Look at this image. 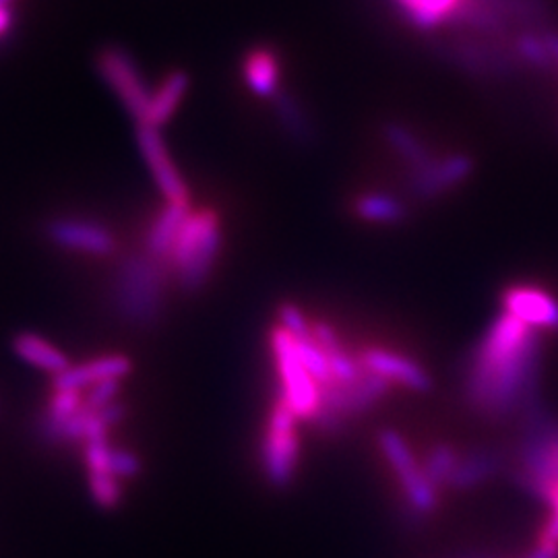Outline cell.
<instances>
[{
	"instance_id": "4316f807",
	"label": "cell",
	"mask_w": 558,
	"mask_h": 558,
	"mask_svg": "<svg viewBox=\"0 0 558 558\" xmlns=\"http://www.w3.org/2000/svg\"><path fill=\"white\" fill-rule=\"evenodd\" d=\"M513 52L518 54L519 62L536 71H550L555 66V60L542 32H534V29L519 32L513 41Z\"/></svg>"
},
{
	"instance_id": "ffe728a7",
	"label": "cell",
	"mask_w": 558,
	"mask_h": 558,
	"mask_svg": "<svg viewBox=\"0 0 558 558\" xmlns=\"http://www.w3.org/2000/svg\"><path fill=\"white\" fill-rule=\"evenodd\" d=\"M313 329V338L319 343L320 350L325 352L327 362H329V371H331V380L338 383H352L360 379L364 368L359 360L352 359L339 343L338 333L323 320L311 323Z\"/></svg>"
},
{
	"instance_id": "7a4b0ae2",
	"label": "cell",
	"mask_w": 558,
	"mask_h": 558,
	"mask_svg": "<svg viewBox=\"0 0 558 558\" xmlns=\"http://www.w3.org/2000/svg\"><path fill=\"white\" fill-rule=\"evenodd\" d=\"M521 416L525 426L519 442V484L525 493L546 502L558 488V420L539 399Z\"/></svg>"
},
{
	"instance_id": "4dcf8cb0",
	"label": "cell",
	"mask_w": 558,
	"mask_h": 558,
	"mask_svg": "<svg viewBox=\"0 0 558 558\" xmlns=\"http://www.w3.org/2000/svg\"><path fill=\"white\" fill-rule=\"evenodd\" d=\"M279 327L286 329L294 339L313 338L311 323L294 302H281L278 308Z\"/></svg>"
},
{
	"instance_id": "3957f363",
	"label": "cell",
	"mask_w": 558,
	"mask_h": 558,
	"mask_svg": "<svg viewBox=\"0 0 558 558\" xmlns=\"http://www.w3.org/2000/svg\"><path fill=\"white\" fill-rule=\"evenodd\" d=\"M163 263L147 253L131 255L122 263L112 281V304L120 319L133 327H151L163 313Z\"/></svg>"
},
{
	"instance_id": "4fadbf2b",
	"label": "cell",
	"mask_w": 558,
	"mask_h": 558,
	"mask_svg": "<svg viewBox=\"0 0 558 558\" xmlns=\"http://www.w3.org/2000/svg\"><path fill=\"white\" fill-rule=\"evenodd\" d=\"M46 236L60 248L81 255L108 257L117 251V236L100 221L85 218H54L46 223Z\"/></svg>"
},
{
	"instance_id": "f1b7e54d",
	"label": "cell",
	"mask_w": 558,
	"mask_h": 558,
	"mask_svg": "<svg viewBox=\"0 0 558 558\" xmlns=\"http://www.w3.org/2000/svg\"><path fill=\"white\" fill-rule=\"evenodd\" d=\"M296 343V352H299V359L304 368L308 371V375L313 379L317 380L319 385H325L331 380V371H329V362L325 352L320 350L319 343L315 341V338L306 339H294Z\"/></svg>"
},
{
	"instance_id": "e575fe53",
	"label": "cell",
	"mask_w": 558,
	"mask_h": 558,
	"mask_svg": "<svg viewBox=\"0 0 558 558\" xmlns=\"http://www.w3.org/2000/svg\"><path fill=\"white\" fill-rule=\"evenodd\" d=\"M527 558H558V546L553 544H539L536 546V550Z\"/></svg>"
},
{
	"instance_id": "d6a6232c",
	"label": "cell",
	"mask_w": 558,
	"mask_h": 558,
	"mask_svg": "<svg viewBox=\"0 0 558 558\" xmlns=\"http://www.w3.org/2000/svg\"><path fill=\"white\" fill-rule=\"evenodd\" d=\"M110 472L114 478H135L141 472V461L126 449L110 447Z\"/></svg>"
},
{
	"instance_id": "836d02e7",
	"label": "cell",
	"mask_w": 558,
	"mask_h": 558,
	"mask_svg": "<svg viewBox=\"0 0 558 558\" xmlns=\"http://www.w3.org/2000/svg\"><path fill=\"white\" fill-rule=\"evenodd\" d=\"M119 383L120 380L114 379L101 380V383H96L94 387H89V393L85 396V405L89 410H101V408L114 403L117 396H119Z\"/></svg>"
},
{
	"instance_id": "9a60e30c",
	"label": "cell",
	"mask_w": 558,
	"mask_h": 558,
	"mask_svg": "<svg viewBox=\"0 0 558 558\" xmlns=\"http://www.w3.org/2000/svg\"><path fill=\"white\" fill-rule=\"evenodd\" d=\"M505 313L523 320L534 329H553L558 331V300L548 292L530 288V286H513L502 294Z\"/></svg>"
},
{
	"instance_id": "d6986e66",
	"label": "cell",
	"mask_w": 558,
	"mask_h": 558,
	"mask_svg": "<svg viewBox=\"0 0 558 558\" xmlns=\"http://www.w3.org/2000/svg\"><path fill=\"white\" fill-rule=\"evenodd\" d=\"M242 75L253 94L271 100L279 92L278 54L269 48L251 50L242 62Z\"/></svg>"
},
{
	"instance_id": "30bf717a",
	"label": "cell",
	"mask_w": 558,
	"mask_h": 558,
	"mask_svg": "<svg viewBox=\"0 0 558 558\" xmlns=\"http://www.w3.org/2000/svg\"><path fill=\"white\" fill-rule=\"evenodd\" d=\"M440 54L476 80L509 77L518 69V54L493 38H458L440 44Z\"/></svg>"
},
{
	"instance_id": "44dd1931",
	"label": "cell",
	"mask_w": 558,
	"mask_h": 558,
	"mask_svg": "<svg viewBox=\"0 0 558 558\" xmlns=\"http://www.w3.org/2000/svg\"><path fill=\"white\" fill-rule=\"evenodd\" d=\"M191 85V77L184 71H174L170 73L160 87L151 94L147 117L143 124L161 129L168 120L172 119L179 110L180 101L184 100L186 92Z\"/></svg>"
},
{
	"instance_id": "5b68a950",
	"label": "cell",
	"mask_w": 558,
	"mask_h": 558,
	"mask_svg": "<svg viewBox=\"0 0 558 558\" xmlns=\"http://www.w3.org/2000/svg\"><path fill=\"white\" fill-rule=\"evenodd\" d=\"M389 380L368 371L352 383L329 380L320 385L319 410L313 416L315 428L320 435H336L343 428L345 420L373 408L389 391Z\"/></svg>"
},
{
	"instance_id": "d590c367",
	"label": "cell",
	"mask_w": 558,
	"mask_h": 558,
	"mask_svg": "<svg viewBox=\"0 0 558 558\" xmlns=\"http://www.w3.org/2000/svg\"><path fill=\"white\" fill-rule=\"evenodd\" d=\"M544 40L548 44V50H550L553 60H555V64L558 66V32H553V29L544 32Z\"/></svg>"
},
{
	"instance_id": "e0dca14e",
	"label": "cell",
	"mask_w": 558,
	"mask_h": 558,
	"mask_svg": "<svg viewBox=\"0 0 558 558\" xmlns=\"http://www.w3.org/2000/svg\"><path fill=\"white\" fill-rule=\"evenodd\" d=\"M191 214H193L191 203H166L149 228L145 253L160 263H168L172 248L179 240L180 230Z\"/></svg>"
},
{
	"instance_id": "52a82bcc",
	"label": "cell",
	"mask_w": 558,
	"mask_h": 558,
	"mask_svg": "<svg viewBox=\"0 0 558 558\" xmlns=\"http://www.w3.org/2000/svg\"><path fill=\"white\" fill-rule=\"evenodd\" d=\"M271 350L278 362L279 377L283 385L281 399L290 405L296 418L313 420L320 403V385L308 375L300 362L294 338L276 325L271 329Z\"/></svg>"
},
{
	"instance_id": "6da1fadb",
	"label": "cell",
	"mask_w": 558,
	"mask_h": 558,
	"mask_svg": "<svg viewBox=\"0 0 558 558\" xmlns=\"http://www.w3.org/2000/svg\"><path fill=\"white\" fill-rule=\"evenodd\" d=\"M542 339L538 329L502 313L468 360L463 396L484 420L523 414L539 399Z\"/></svg>"
},
{
	"instance_id": "d4e9b609",
	"label": "cell",
	"mask_w": 558,
	"mask_h": 558,
	"mask_svg": "<svg viewBox=\"0 0 558 558\" xmlns=\"http://www.w3.org/2000/svg\"><path fill=\"white\" fill-rule=\"evenodd\" d=\"M271 100H274L279 124L292 140L299 141V143H308L313 140V122L294 96L279 89Z\"/></svg>"
},
{
	"instance_id": "603a6c76",
	"label": "cell",
	"mask_w": 558,
	"mask_h": 558,
	"mask_svg": "<svg viewBox=\"0 0 558 558\" xmlns=\"http://www.w3.org/2000/svg\"><path fill=\"white\" fill-rule=\"evenodd\" d=\"M459 2L461 0H405L399 9L414 27L428 32L451 20Z\"/></svg>"
},
{
	"instance_id": "ac0fdd59",
	"label": "cell",
	"mask_w": 558,
	"mask_h": 558,
	"mask_svg": "<svg viewBox=\"0 0 558 558\" xmlns=\"http://www.w3.org/2000/svg\"><path fill=\"white\" fill-rule=\"evenodd\" d=\"M13 352L25 364L38 368L41 373L54 375V377L64 373L71 366L69 356L62 354L57 345H52L48 339L40 338L36 333H29V331L15 336Z\"/></svg>"
},
{
	"instance_id": "8fae6325",
	"label": "cell",
	"mask_w": 558,
	"mask_h": 558,
	"mask_svg": "<svg viewBox=\"0 0 558 558\" xmlns=\"http://www.w3.org/2000/svg\"><path fill=\"white\" fill-rule=\"evenodd\" d=\"M137 147L166 203H191L189 184L172 160L160 129L137 124Z\"/></svg>"
},
{
	"instance_id": "2e32d148",
	"label": "cell",
	"mask_w": 558,
	"mask_h": 558,
	"mask_svg": "<svg viewBox=\"0 0 558 558\" xmlns=\"http://www.w3.org/2000/svg\"><path fill=\"white\" fill-rule=\"evenodd\" d=\"M133 371L131 360L122 354H108L101 359L89 360L80 366H69L64 373L54 377V389H73L83 391L87 387H94L101 380H120Z\"/></svg>"
},
{
	"instance_id": "7c38bea8",
	"label": "cell",
	"mask_w": 558,
	"mask_h": 558,
	"mask_svg": "<svg viewBox=\"0 0 558 558\" xmlns=\"http://www.w3.org/2000/svg\"><path fill=\"white\" fill-rule=\"evenodd\" d=\"M474 168L476 163L465 154H451L439 160L433 158L422 168L410 170L408 189L416 199H437L470 179Z\"/></svg>"
},
{
	"instance_id": "5bb4252c",
	"label": "cell",
	"mask_w": 558,
	"mask_h": 558,
	"mask_svg": "<svg viewBox=\"0 0 558 558\" xmlns=\"http://www.w3.org/2000/svg\"><path fill=\"white\" fill-rule=\"evenodd\" d=\"M360 364L364 371L375 373L389 383H398L412 391H430L433 380L430 375L420 366L416 360L401 356L398 352H389L383 348H368L360 354Z\"/></svg>"
},
{
	"instance_id": "8d00e7d4",
	"label": "cell",
	"mask_w": 558,
	"mask_h": 558,
	"mask_svg": "<svg viewBox=\"0 0 558 558\" xmlns=\"http://www.w3.org/2000/svg\"><path fill=\"white\" fill-rule=\"evenodd\" d=\"M459 558H488V557H480V555H470V557H459Z\"/></svg>"
},
{
	"instance_id": "f546056e",
	"label": "cell",
	"mask_w": 558,
	"mask_h": 558,
	"mask_svg": "<svg viewBox=\"0 0 558 558\" xmlns=\"http://www.w3.org/2000/svg\"><path fill=\"white\" fill-rule=\"evenodd\" d=\"M83 405H85V398L81 391L54 389V396L48 401V408L41 416L54 424H60L64 420L73 418Z\"/></svg>"
},
{
	"instance_id": "74e56055",
	"label": "cell",
	"mask_w": 558,
	"mask_h": 558,
	"mask_svg": "<svg viewBox=\"0 0 558 558\" xmlns=\"http://www.w3.org/2000/svg\"><path fill=\"white\" fill-rule=\"evenodd\" d=\"M396 2H398V7H401V4H403V2H405V0H396Z\"/></svg>"
},
{
	"instance_id": "ba28073f",
	"label": "cell",
	"mask_w": 558,
	"mask_h": 558,
	"mask_svg": "<svg viewBox=\"0 0 558 558\" xmlns=\"http://www.w3.org/2000/svg\"><path fill=\"white\" fill-rule=\"evenodd\" d=\"M296 416L290 405L279 398L265 435L263 445V470L265 478L271 486L286 488L296 474L299 463V435H296Z\"/></svg>"
},
{
	"instance_id": "277c9868",
	"label": "cell",
	"mask_w": 558,
	"mask_h": 558,
	"mask_svg": "<svg viewBox=\"0 0 558 558\" xmlns=\"http://www.w3.org/2000/svg\"><path fill=\"white\" fill-rule=\"evenodd\" d=\"M221 248V223L214 209L193 211L180 230L170 255V267L179 274L180 288L199 292L211 278Z\"/></svg>"
},
{
	"instance_id": "7402d4cb",
	"label": "cell",
	"mask_w": 558,
	"mask_h": 558,
	"mask_svg": "<svg viewBox=\"0 0 558 558\" xmlns=\"http://www.w3.org/2000/svg\"><path fill=\"white\" fill-rule=\"evenodd\" d=\"M502 458L493 449H476L468 456H459L458 465L449 478L451 488L456 490H470L482 482L499 474Z\"/></svg>"
},
{
	"instance_id": "9c48e42d",
	"label": "cell",
	"mask_w": 558,
	"mask_h": 558,
	"mask_svg": "<svg viewBox=\"0 0 558 558\" xmlns=\"http://www.w3.org/2000/svg\"><path fill=\"white\" fill-rule=\"evenodd\" d=\"M96 69L124 110L137 124H143L154 92H149L135 59L120 46H106L96 57Z\"/></svg>"
},
{
	"instance_id": "8992f818",
	"label": "cell",
	"mask_w": 558,
	"mask_h": 558,
	"mask_svg": "<svg viewBox=\"0 0 558 558\" xmlns=\"http://www.w3.org/2000/svg\"><path fill=\"white\" fill-rule=\"evenodd\" d=\"M379 447L401 484L405 513L414 521L426 518L437 507V486L424 474L408 442L396 430H383L379 435Z\"/></svg>"
},
{
	"instance_id": "cb8c5ba5",
	"label": "cell",
	"mask_w": 558,
	"mask_h": 558,
	"mask_svg": "<svg viewBox=\"0 0 558 558\" xmlns=\"http://www.w3.org/2000/svg\"><path fill=\"white\" fill-rule=\"evenodd\" d=\"M383 135L399 158L410 166V170L422 168L424 163L433 160V154L428 151V147L408 126L399 122H387L383 126Z\"/></svg>"
},
{
	"instance_id": "83f0119b",
	"label": "cell",
	"mask_w": 558,
	"mask_h": 558,
	"mask_svg": "<svg viewBox=\"0 0 558 558\" xmlns=\"http://www.w3.org/2000/svg\"><path fill=\"white\" fill-rule=\"evenodd\" d=\"M458 461L459 453L451 445H439L428 453L422 470H424L428 480L439 488V486L449 484V478H451Z\"/></svg>"
},
{
	"instance_id": "484cf974",
	"label": "cell",
	"mask_w": 558,
	"mask_h": 558,
	"mask_svg": "<svg viewBox=\"0 0 558 558\" xmlns=\"http://www.w3.org/2000/svg\"><path fill=\"white\" fill-rule=\"evenodd\" d=\"M356 214L371 223H398L405 220L408 209L401 201L385 193H368L356 201Z\"/></svg>"
},
{
	"instance_id": "1f68e13d",
	"label": "cell",
	"mask_w": 558,
	"mask_h": 558,
	"mask_svg": "<svg viewBox=\"0 0 558 558\" xmlns=\"http://www.w3.org/2000/svg\"><path fill=\"white\" fill-rule=\"evenodd\" d=\"M89 490L101 509H114L120 502L119 478L112 474H89Z\"/></svg>"
}]
</instances>
